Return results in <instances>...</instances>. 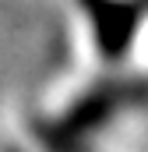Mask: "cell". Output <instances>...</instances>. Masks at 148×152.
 <instances>
[{
	"instance_id": "1",
	"label": "cell",
	"mask_w": 148,
	"mask_h": 152,
	"mask_svg": "<svg viewBox=\"0 0 148 152\" xmlns=\"http://www.w3.org/2000/svg\"><path fill=\"white\" fill-rule=\"evenodd\" d=\"M134 99V88L131 85H110V88H95V92H88L78 106H74V113L64 120V131L67 134H88L92 127H99L102 120H110V113L120 106V103H131Z\"/></svg>"
},
{
	"instance_id": "2",
	"label": "cell",
	"mask_w": 148,
	"mask_h": 152,
	"mask_svg": "<svg viewBox=\"0 0 148 152\" xmlns=\"http://www.w3.org/2000/svg\"><path fill=\"white\" fill-rule=\"evenodd\" d=\"M92 11H95V32H99V42H102V50L116 57L131 36H134V25H138V11L131 7V4H116V0H99V4H92Z\"/></svg>"
}]
</instances>
